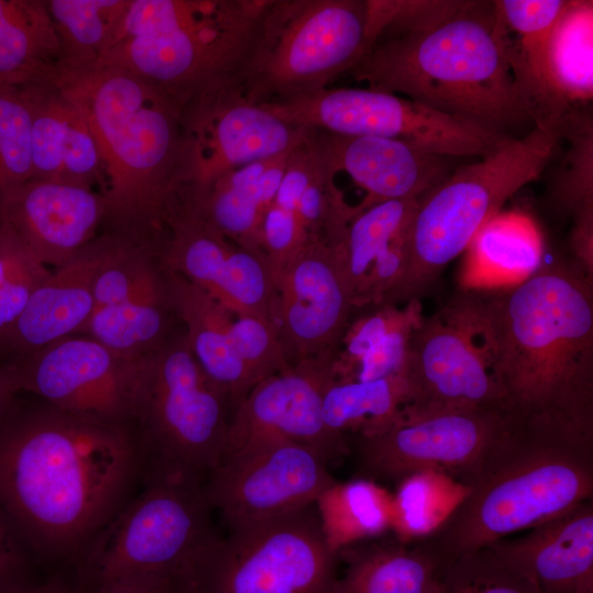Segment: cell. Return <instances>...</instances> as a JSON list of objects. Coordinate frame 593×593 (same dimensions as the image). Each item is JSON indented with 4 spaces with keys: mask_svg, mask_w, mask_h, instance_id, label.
Here are the masks:
<instances>
[{
    "mask_svg": "<svg viewBox=\"0 0 593 593\" xmlns=\"http://www.w3.org/2000/svg\"><path fill=\"white\" fill-rule=\"evenodd\" d=\"M142 478L130 424L19 401L0 427V508L35 562L77 561Z\"/></svg>",
    "mask_w": 593,
    "mask_h": 593,
    "instance_id": "6da1fadb",
    "label": "cell"
},
{
    "mask_svg": "<svg viewBox=\"0 0 593 593\" xmlns=\"http://www.w3.org/2000/svg\"><path fill=\"white\" fill-rule=\"evenodd\" d=\"M347 74L504 135L533 120L494 1L371 0L370 41Z\"/></svg>",
    "mask_w": 593,
    "mask_h": 593,
    "instance_id": "7a4b0ae2",
    "label": "cell"
},
{
    "mask_svg": "<svg viewBox=\"0 0 593 593\" xmlns=\"http://www.w3.org/2000/svg\"><path fill=\"white\" fill-rule=\"evenodd\" d=\"M460 298L507 411L593 435L592 279L574 262L542 264Z\"/></svg>",
    "mask_w": 593,
    "mask_h": 593,
    "instance_id": "3957f363",
    "label": "cell"
},
{
    "mask_svg": "<svg viewBox=\"0 0 593 593\" xmlns=\"http://www.w3.org/2000/svg\"><path fill=\"white\" fill-rule=\"evenodd\" d=\"M466 484L463 502L422 541L448 567L591 501L593 435L515 418Z\"/></svg>",
    "mask_w": 593,
    "mask_h": 593,
    "instance_id": "277c9868",
    "label": "cell"
},
{
    "mask_svg": "<svg viewBox=\"0 0 593 593\" xmlns=\"http://www.w3.org/2000/svg\"><path fill=\"white\" fill-rule=\"evenodd\" d=\"M55 82L80 109L97 144L105 223L119 231H163L165 206L183 183L178 109L137 76L111 65L60 69Z\"/></svg>",
    "mask_w": 593,
    "mask_h": 593,
    "instance_id": "5b68a950",
    "label": "cell"
},
{
    "mask_svg": "<svg viewBox=\"0 0 593 593\" xmlns=\"http://www.w3.org/2000/svg\"><path fill=\"white\" fill-rule=\"evenodd\" d=\"M267 3L131 0L115 37L97 64L132 72L181 113L201 96L240 88Z\"/></svg>",
    "mask_w": 593,
    "mask_h": 593,
    "instance_id": "8992f818",
    "label": "cell"
},
{
    "mask_svg": "<svg viewBox=\"0 0 593 593\" xmlns=\"http://www.w3.org/2000/svg\"><path fill=\"white\" fill-rule=\"evenodd\" d=\"M560 136V130L550 125H536L524 137L510 136L417 199L406 268L389 303L417 299L505 202L540 176Z\"/></svg>",
    "mask_w": 593,
    "mask_h": 593,
    "instance_id": "52a82bcc",
    "label": "cell"
},
{
    "mask_svg": "<svg viewBox=\"0 0 593 593\" xmlns=\"http://www.w3.org/2000/svg\"><path fill=\"white\" fill-rule=\"evenodd\" d=\"M91 539L74 573L79 593L114 584L174 590L221 537L203 484L148 480Z\"/></svg>",
    "mask_w": 593,
    "mask_h": 593,
    "instance_id": "ba28073f",
    "label": "cell"
},
{
    "mask_svg": "<svg viewBox=\"0 0 593 593\" xmlns=\"http://www.w3.org/2000/svg\"><path fill=\"white\" fill-rule=\"evenodd\" d=\"M230 406L198 365L184 333L146 357L131 418L138 423L143 481L203 484L223 456Z\"/></svg>",
    "mask_w": 593,
    "mask_h": 593,
    "instance_id": "9c48e42d",
    "label": "cell"
},
{
    "mask_svg": "<svg viewBox=\"0 0 593 593\" xmlns=\"http://www.w3.org/2000/svg\"><path fill=\"white\" fill-rule=\"evenodd\" d=\"M370 0H268L240 81L247 101L268 104L328 88L370 41Z\"/></svg>",
    "mask_w": 593,
    "mask_h": 593,
    "instance_id": "30bf717a",
    "label": "cell"
},
{
    "mask_svg": "<svg viewBox=\"0 0 593 593\" xmlns=\"http://www.w3.org/2000/svg\"><path fill=\"white\" fill-rule=\"evenodd\" d=\"M338 562L314 503L220 537L176 593H333Z\"/></svg>",
    "mask_w": 593,
    "mask_h": 593,
    "instance_id": "8fae6325",
    "label": "cell"
},
{
    "mask_svg": "<svg viewBox=\"0 0 593 593\" xmlns=\"http://www.w3.org/2000/svg\"><path fill=\"white\" fill-rule=\"evenodd\" d=\"M334 481L328 463L314 449L262 434L225 454L203 491L232 532L314 504Z\"/></svg>",
    "mask_w": 593,
    "mask_h": 593,
    "instance_id": "7c38bea8",
    "label": "cell"
},
{
    "mask_svg": "<svg viewBox=\"0 0 593 593\" xmlns=\"http://www.w3.org/2000/svg\"><path fill=\"white\" fill-rule=\"evenodd\" d=\"M514 421L508 411L489 407L402 414L382 432L357 437L359 477L398 482L436 469L466 484Z\"/></svg>",
    "mask_w": 593,
    "mask_h": 593,
    "instance_id": "4fadbf2b",
    "label": "cell"
},
{
    "mask_svg": "<svg viewBox=\"0 0 593 593\" xmlns=\"http://www.w3.org/2000/svg\"><path fill=\"white\" fill-rule=\"evenodd\" d=\"M144 359H127L76 334L4 363L19 393L72 414L130 424Z\"/></svg>",
    "mask_w": 593,
    "mask_h": 593,
    "instance_id": "5bb4252c",
    "label": "cell"
},
{
    "mask_svg": "<svg viewBox=\"0 0 593 593\" xmlns=\"http://www.w3.org/2000/svg\"><path fill=\"white\" fill-rule=\"evenodd\" d=\"M164 267L208 292L232 314L270 322L273 276L266 256L236 245L199 211L187 184L161 215ZM271 323V322H270Z\"/></svg>",
    "mask_w": 593,
    "mask_h": 593,
    "instance_id": "9a60e30c",
    "label": "cell"
},
{
    "mask_svg": "<svg viewBox=\"0 0 593 593\" xmlns=\"http://www.w3.org/2000/svg\"><path fill=\"white\" fill-rule=\"evenodd\" d=\"M182 182L202 188L223 174L293 150L312 130L293 125L232 87L201 96L180 113Z\"/></svg>",
    "mask_w": 593,
    "mask_h": 593,
    "instance_id": "2e32d148",
    "label": "cell"
},
{
    "mask_svg": "<svg viewBox=\"0 0 593 593\" xmlns=\"http://www.w3.org/2000/svg\"><path fill=\"white\" fill-rule=\"evenodd\" d=\"M403 415L467 407L507 411L461 298L415 328L405 373Z\"/></svg>",
    "mask_w": 593,
    "mask_h": 593,
    "instance_id": "e0dca14e",
    "label": "cell"
},
{
    "mask_svg": "<svg viewBox=\"0 0 593 593\" xmlns=\"http://www.w3.org/2000/svg\"><path fill=\"white\" fill-rule=\"evenodd\" d=\"M353 304L335 249L309 237L273 276L270 322L290 365L336 358Z\"/></svg>",
    "mask_w": 593,
    "mask_h": 593,
    "instance_id": "ac0fdd59",
    "label": "cell"
},
{
    "mask_svg": "<svg viewBox=\"0 0 593 593\" xmlns=\"http://www.w3.org/2000/svg\"><path fill=\"white\" fill-rule=\"evenodd\" d=\"M334 361L303 359L256 383L231 416L223 456L262 434L310 447L328 465L347 455L346 439L326 428L322 414L325 391L335 381Z\"/></svg>",
    "mask_w": 593,
    "mask_h": 593,
    "instance_id": "d6986e66",
    "label": "cell"
},
{
    "mask_svg": "<svg viewBox=\"0 0 593 593\" xmlns=\"http://www.w3.org/2000/svg\"><path fill=\"white\" fill-rule=\"evenodd\" d=\"M108 205L96 190L30 179L0 206V220L45 266L74 258L105 223Z\"/></svg>",
    "mask_w": 593,
    "mask_h": 593,
    "instance_id": "ffe728a7",
    "label": "cell"
},
{
    "mask_svg": "<svg viewBox=\"0 0 593 593\" xmlns=\"http://www.w3.org/2000/svg\"><path fill=\"white\" fill-rule=\"evenodd\" d=\"M114 239V230L96 236L74 258L51 272L0 335L1 360L30 355L81 332L96 307L94 277Z\"/></svg>",
    "mask_w": 593,
    "mask_h": 593,
    "instance_id": "44dd1931",
    "label": "cell"
},
{
    "mask_svg": "<svg viewBox=\"0 0 593 593\" xmlns=\"http://www.w3.org/2000/svg\"><path fill=\"white\" fill-rule=\"evenodd\" d=\"M416 204L417 199L390 200L359 211L333 245L354 309L389 303L406 268Z\"/></svg>",
    "mask_w": 593,
    "mask_h": 593,
    "instance_id": "7402d4cb",
    "label": "cell"
},
{
    "mask_svg": "<svg viewBox=\"0 0 593 593\" xmlns=\"http://www.w3.org/2000/svg\"><path fill=\"white\" fill-rule=\"evenodd\" d=\"M322 135L335 171L348 174L367 193L357 212L390 200L419 199L451 174L458 159L393 138Z\"/></svg>",
    "mask_w": 593,
    "mask_h": 593,
    "instance_id": "603a6c76",
    "label": "cell"
},
{
    "mask_svg": "<svg viewBox=\"0 0 593 593\" xmlns=\"http://www.w3.org/2000/svg\"><path fill=\"white\" fill-rule=\"evenodd\" d=\"M485 548L540 593H593L592 501Z\"/></svg>",
    "mask_w": 593,
    "mask_h": 593,
    "instance_id": "cb8c5ba5",
    "label": "cell"
},
{
    "mask_svg": "<svg viewBox=\"0 0 593 593\" xmlns=\"http://www.w3.org/2000/svg\"><path fill=\"white\" fill-rule=\"evenodd\" d=\"M19 88L31 113L32 179L90 190L98 187L101 192L100 155L80 109L55 79Z\"/></svg>",
    "mask_w": 593,
    "mask_h": 593,
    "instance_id": "d4e9b609",
    "label": "cell"
},
{
    "mask_svg": "<svg viewBox=\"0 0 593 593\" xmlns=\"http://www.w3.org/2000/svg\"><path fill=\"white\" fill-rule=\"evenodd\" d=\"M166 276L174 311L186 326L189 348L234 412L255 382L235 348L233 314L180 275L166 269Z\"/></svg>",
    "mask_w": 593,
    "mask_h": 593,
    "instance_id": "484cf974",
    "label": "cell"
},
{
    "mask_svg": "<svg viewBox=\"0 0 593 593\" xmlns=\"http://www.w3.org/2000/svg\"><path fill=\"white\" fill-rule=\"evenodd\" d=\"M333 593H445L448 566L424 542L368 540L338 553Z\"/></svg>",
    "mask_w": 593,
    "mask_h": 593,
    "instance_id": "4316f807",
    "label": "cell"
},
{
    "mask_svg": "<svg viewBox=\"0 0 593 593\" xmlns=\"http://www.w3.org/2000/svg\"><path fill=\"white\" fill-rule=\"evenodd\" d=\"M291 152L230 170L202 188L186 184L201 214L219 232L240 247L261 253V220L275 200Z\"/></svg>",
    "mask_w": 593,
    "mask_h": 593,
    "instance_id": "83f0119b",
    "label": "cell"
},
{
    "mask_svg": "<svg viewBox=\"0 0 593 593\" xmlns=\"http://www.w3.org/2000/svg\"><path fill=\"white\" fill-rule=\"evenodd\" d=\"M466 251L459 276L465 291L512 287L544 264L541 233L534 220L521 211H501L491 217Z\"/></svg>",
    "mask_w": 593,
    "mask_h": 593,
    "instance_id": "f1b7e54d",
    "label": "cell"
},
{
    "mask_svg": "<svg viewBox=\"0 0 593 593\" xmlns=\"http://www.w3.org/2000/svg\"><path fill=\"white\" fill-rule=\"evenodd\" d=\"M507 57L536 125L553 126L545 83L552 29L567 0L494 1Z\"/></svg>",
    "mask_w": 593,
    "mask_h": 593,
    "instance_id": "f546056e",
    "label": "cell"
},
{
    "mask_svg": "<svg viewBox=\"0 0 593 593\" xmlns=\"http://www.w3.org/2000/svg\"><path fill=\"white\" fill-rule=\"evenodd\" d=\"M545 83L550 120L559 127L593 96V2L567 0L547 47Z\"/></svg>",
    "mask_w": 593,
    "mask_h": 593,
    "instance_id": "4dcf8cb0",
    "label": "cell"
},
{
    "mask_svg": "<svg viewBox=\"0 0 593 593\" xmlns=\"http://www.w3.org/2000/svg\"><path fill=\"white\" fill-rule=\"evenodd\" d=\"M60 59L46 0H0V85L53 81Z\"/></svg>",
    "mask_w": 593,
    "mask_h": 593,
    "instance_id": "1f68e13d",
    "label": "cell"
},
{
    "mask_svg": "<svg viewBox=\"0 0 593 593\" xmlns=\"http://www.w3.org/2000/svg\"><path fill=\"white\" fill-rule=\"evenodd\" d=\"M169 313L175 311L164 267L159 277L131 298L94 309L79 334L122 357L142 360L169 338Z\"/></svg>",
    "mask_w": 593,
    "mask_h": 593,
    "instance_id": "d6a6232c",
    "label": "cell"
},
{
    "mask_svg": "<svg viewBox=\"0 0 593 593\" xmlns=\"http://www.w3.org/2000/svg\"><path fill=\"white\" fill-rule=\"evenodd\" d=\"M315 507L325 542L337 557L391 532L392 493L369 478L334 481L321 492Z\"/></svg>",
    "mask_w": 593,
    "mask_h": 593,
    "instance_id": "836d02e7",
    "label": "cell"
},
{
    "mask_svg": "<svg viewBox=\"0 0 593 593\" xmlns=\"http://www.w3.org/2000/svg\"><path fill=\"white\" fill-rule=\"evenodd\" d=\"M410 401L405 377L372 381H334L325 391L323 421L334 435L370 436L402 417Z\"/></svg>",
    "mask_w": 593,
    "mask_h": 593,
    "instance_id": "e575fe53",
    "label": "cell"
},
{
    "mask_svg": "<svg viewBox=\"0 0 593 593\" xmlns=\"http://www.w3.org/2000/svg\"><path fill=\"white\" fill-rule=\"evenodd\" d=\"M470 488L449 473L425 469L396 482L392 493L393 537L406 545L432 537L450 518Z\"/></svg>",
    "mask_w": 593,
    "mask_h": 593,
    "instance_id": "d590c367",
    "label": "cell"
},
{
    "mask_svg": "<svg viewBox=\"0 0 593 593\" xmlns=\"http://www.w3.org/2000/svg\"><path fill=\"white\" fill-rule=\"evenodd\" d=\"M131 0H46L60 44V69L97 64L115 37Z\"/></svg>",
    "mask_w": 593,
    "mask_h": 593,
    "instance_id": "8d00e7d4",
    "label": "cell"
},
{
    "mask_svg": "<svg viewBox=\"0 0 593 593\" xmlns=\"http://www.w3.org/2000/svg\"><path fill=\"white\" fill-rule=\"evenodd\" d=\"M320 136L321 155L301 195L298 215L309 237L333 246L340 240L357 211L337 188L334 180L337 172L328 157L322 132Z\"/></svg>",
    "mask_w": 593,
    "mask_h": 593,
    "instance_id": "74e56055",
    "label": "cell"
},
{
    "mask_svg": "<svg viewBox=\"0 0 593 593\" xmlns=\"http://www.w3.org/2000/svg\"><path fill=\"white\" fill-rule=\"evenodd\" d=\"M31 113L23 90L0 85V206L32 179Z\"/></svg>",
    "mask_w": 593,
    "mask_h": 593,
    "instance_id": "f35d334b",
    "label": "cell"
},
{
    "mask_svg": "<svg viewBox=\"0 0 593 593\" xmlns=\"http://www.w3.org/2000/svg\"><path fill=\"white\" fill-rule=\"evenodd\" d=\"M560 133L571 146L555 180L553 197L574 217L593 210L592 120L573 111L560 124Z\"/></svg>",
    "mask_w": 593,
    "mask_h": 593,
    "instance_id": "ab89813d",
    "label": "cell"
},
{
    "mask_svg": "<svg viewBox=\"0 0 593 593\" xmlns=\"http://www.w3.org/2000/svg\"><path fill=\"white\" fill-rule=\"evenodd\" d=\"M51 270L0 220V335L15 321Z\"/></svg>",
    "mask_w": 593,
    "mask_h": 593,
    "instance_id": "60d3db41",
    "label": "cell"
},
{
    "mask_svg": "<svg viewBox=\"0 0 593 593\" xmlns=\"http://www.w3.org/2000/svg\"><path fill=\"white\" fill-rule=\"evenodd\" d=\"M445 593H540L525 575L483 548L457 558L447 569Z\"/></svg>",
    "mask_w": 593,
    "mask_h": 593,
    "instance_id": "b9f144b4",
    "label": "cell"
},
{
    "mask_svg": "<svg viewBox=\"0 0 593 593\" xmlns=\"http://www.w3.org/2000/svg\"><path fill=\"white\" fill-rule=\"evenodd\" d=\"M423 317L418 299L407 301L405 316L372 345L344 381L405 377L412 335Z\"/></svg>",
    "mask_w": 593,
    "mask_h": 593,
    "instance_id": "7bdbcfd3",
    "label": "cell"
},
{
    "mask_svg": "<svg viewBox=\"0 0 593 593\" xmlns=\"http://www.w3.org/2000/svg\"><path fill=\"white\" fill-rule=\"evenodd\" d=\"M232 333L237 354L255 384L291 366L269 321L253 315H236Z\"/></svg>",
    "mask_w": 593,
    "mask_h": 593,
    "instance_id": "ee69618b",
    "label": "cell"
},
{
    "mask_svg": "<svg viewBox=\"0 0 593 593\" xmlns=\"http://www.w3.org/2000/svg\"><path fill=\"white\" fill-rule=\"evenodd\" d=\"M309 236L299 215L272 202L259 230V248L266 256L272 276L302 247Z\"/></svg>",
    "mask_w": 593,
    "mask_h": 593,
    "instance_id": "f6af8a7d",
    "label": "cell"
},
{
    "mask_svg": "<svg viewBox=\"0 0 593 593\" xmlns=\"http://www.w3.org/2000/svg\"><path fill=\"white\" fill-rule=\"evenodd\" d=\"M35 566L32 553L0 508V593L38 580Z\"/></svg>",
    "mask_w": 593,
    "mask_h": 593,
    "instance_id": "bcb514c9",
    "label": "cell"
},
{
    "mask_svg": "<svg viewBox=\"0 0 593 593\" xmlns=\"http://www.w3.org/2000/svg\"><path fill=\"white\" fill-rule=\"evenodd\" d=\"M571 248L574 264L593 280V210L573 217Z\"/></svg>",
    "mask_w": 593,
    "mask_h": 593,
    "instance_id": "7dc6e473",
    "label": "cell"
},
{
    "mask_svg": "<svg viewBox=\"0 0 593 593\" xmlns=\"http://www.w3.org/2000/svg\"><path fill=\"white\" fill-rule=\"evenodd\" d=\"M19 392L15 390L4 361L0 359V427L18 404Z\"/></svg>",
    "mask_w": 593,
    "mask_h": 593,
    "instance_id": "c3c4849f",
    "label": "cell"
},
{
    "mask_svg": "<svg viewBox=\"0 0 593 593\" xmlns=\"http://www.w3.org/2000/svg\"><path fill=\"white\" fill-rule=\"evenodd\" d=\"M8 593H79L69 582L59 578L38 579L20 585Z\"/></svg>",
    "mask_w": 593,
    "mask_h": 593,
    "instance_id": "681fc988",
    "label": "cell"
},
{
    "mask_svg": "<svg viewBox=\"0 0 593 593\" xmlns=\"http://www.w3.org/2000/svg\"><path fill=\"white\" fill-rule=\"evenodd\" d=\"M92 593H172L169 585L160 583L114 584Z\"/></svg>",
    "mask_w": 593,
    "mask_h": 593,
    "instance_id": "f907efd6",
    "label": "cell"
}]
</instances>
